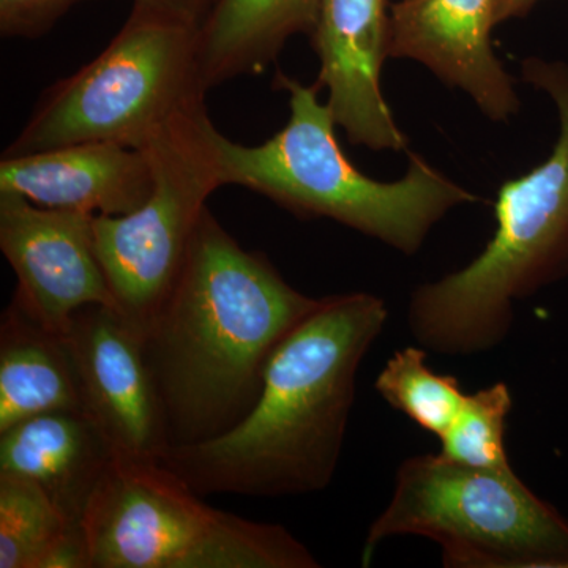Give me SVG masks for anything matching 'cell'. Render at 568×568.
Returning <instances> with one entry per match:
<instances>
[{
  "label": "cell",
  "instance_id": "cell-3",
  "mask_svg": "<svg viewBox=\"0 0 568 568\" xmlns=\"http://www.w3.org/2000/svg\"><path fill=\"white\" fill-rule=\"evenodd\" d=\"M521 77L558 108V141L544 163L499 186L495 234L481 253L410 295L407 325L426 351L496 349L514 327L515 304L568 268V65L528 58Z\"/></svg>",
  "mask_w": 568,
  "mask_h": 568
},
{
  "label": "cell",
  "instance_id": "cell-19",
  "mask_svg": "<svg viewBox=\"0 0 568 568\" xmlns=\"http://www.w3.org/2000/svg\"><path fill=\"white\" fill-rule=\"evenodd\" d=\"M514 398L506 383L465 396L458 416L439 437L440 457L476 469L510 470L506 450V422Z\"/></svg>",
  "mask_w": 568,
  "mask_h": 568
},
{
  "label": "cell",
  "instance_id": "cell-5",
  "mask_svg": "<svg viewBox=\"0 0 568 568\" xmlns=\"http://www.w3.org/2000/svg\"><path fill=\"white\" fill-rule=\"evenodd\" d=\"M197 29L132 11L99 58L54 82L3 156L115 142L144 149L171 122L205 106Z\"/></svg>",
  "mask_w": 568,
  "mask_h": 568
},
{
  "label": "cell",
  "instance_id": "cell-17",
  "mask_svg": "<svg viewBox=\"0 0 568 568\" xmlns=\"http://www.w3.org/2000/svg\"><path fill=\"white\" fill-rule=\"evenodd\" d=\"M0 568H88L81 530L33 481L2 473Z\"/></svg>",
  "mask_w": 568,
  "mask_h": 568
},
{
  "label": "cell",
  "instance_id": "cell-20",
  "mask_svg": "<svg viewBox=\"0 0 568 568\" xmlns=\"http://www.w3.org/2000/svg\"><path fill=\"white\" fill-rule=\"evenodd\" d=\"M84 0H0V33L9 39H39Z\"/></svg>",
  "mask_w": 568,
  "mask_h": 568
},
{
  "label": "cell",
  "instance_id": "cell-6",
  "mask_svg": "<svg viewBox=\"0 0 568 568\" xmlns=\"http://www.w3.org/2000/svg\"><path fill=\"white\" fill-rule=\"evenodd\" d=\"M88 568H317L282 525L213 508L153 463L112 462L81 523Z\"/></svg>",
  "mask_w": 568,
  "mask_h": 568
},
{
  "label": "cell",
  "instance_id": "cell-11",
  "mask_svg": "<svg viewBox=\"0 0 568 568\" xmlns=\"http://www.w3.org/2000/svg\"><path fill=\"white\" fill-rule=\"evenodd\" d=\"M496 0H399L388 11V58L425 65L467 93L493 122H508L521 102L491 44Z\"/></svg>",
  "mask_w": 568,
  "mask_h": 568
},
{
  "label": "cell",
  "instance_id": "cell-1",
  "mask_svg": "<svg viewBox=\"0 0 568 568\" xmlns=\"http://www.w3.org/2000/svg\"><path fill=\"white\" fill-rule=\"evenodd\" d=\"M320 302L263 253L242 248L205 209L173 290L142 334L173 447L237 425L260 398L272 354Z\"/></svg>",
  "mask_w": 568,
  "mask_h": 568
},
{
  "label": "cell",
  "instance_id": "cell-2",
  "mask_svg": "<svg viewBox=\"0 0 568 568\" xmlns=\"http://www.w3.org/2000/svg\"><path fill=\"white\" fill-rule=\"evenodd\" d=\"M387 321L375 294L321 298L272 354L252 410L222 435L171 448L163 466L200 496L323 491L342 457L358 368Z\"/></svg>",
  "mask_w": 568,
  "mask_h": 568
},
{
  "label": "cell",
  "instance_id": "cell-18",
  "mask_svg": "<svg viewBox=\"0 0 568 568\" xmlns=\"http://www.w3.org/2000/svg\"><path fill=\"white\" fill-rule=\"evenodd\" d=\"M375 388L388 406L437 439L458 416L466 396L454 376L429 368L422 346L396 351L376 377Z\"/></svg>",
  "mask_w": 568,
  "mask_h": 568
},
{
  "label": "cell",
  "instance_id": "cell-4",
  "mask_svg": "<svg viewBox=\"0 0 568 568\" xmlns=\"http://www.w3.org/2000/svg\"><path fill=\"white\" fill-rule=\"evenodd\" d=\"M275 88L290 95V119L271 140L244 145L216 132L224 185H239L301 219H328L413 256L448 212L477 203L476 194L409 153L406 175L379 182L355 168L336 138L334 114L321 88L276 71Z\"/></svg>",
  "mask_w": 568,
  "mask_h": 568
},
{
  "label": "cell",
  "instance_id": "cell-9",
  "mask_svg": "<svg viewBox=\"0 0 568 568\" xmlns=\"http://www.w3.org/2000/svg\"><path fill=\"white\" fill-rule=\"evenodd\" d=\"M65 338L77 366L82 414L112 459L163 465L173 443L141 332L118 310L91 305L71 316Z\"/></svg>",
  "mask_w": 568,
  "mask_h": 568
},
{
  "label": "cell",
  "instance_id": "cell-10",
  "mask_svg": "<svg viewBox=\"0 0 568 568\" xmlns=\"http://www.w3.org/2000/svg\"><path fill=\"white\" fill-rule=\"evenodd\" d=\"M0 250L18 278L14 295L52 331L65 334L84 306L118 310L97 257L93 215L0 192Z\"/></svg>",
  "mask_w": 568,
  "mask_h": 568
},
{
  "label": "cell",
  "instance_id": "cell-16",
  "mask_svg": "<svg viewBox=\"0 0 568 568\" xmlns=\"http://www.w3.org/2000/svg\"><path fill=\"white\" fill-rule=\"evenodd\" d=\"M323 0H216L197 29V55L209 89L260 74L294 36H312Z\"/></svg>",
  "mask_w": 568,
  "mask_h": 568
},
{
  "label": "cell",
  "instance_id": "cell-7",
  "mask_svg": "<svg viewBox=\"0 0 568 568\" xmlns=\"http://www.w3.org/2000/svg\"><path fill=\"white\" fill-rule=\"evenodd\" d=\"M435 541L447 568H568V521L510 470L440 455L399 465L390 503L369 526L362 566L394 537Z\"/></svg>",
  "mask_w": 568,
  "mask_h": 568
},
{
  "label": "cell",
  "instance_id": "cell-22",
  "mask_svg": "<svg viewBox=\"0 0 568 568\" xmlns=\"http://www.w3.org/2000/svg\"><path fill=\"white\" fill-rule=\"evenodd\" d=\"M541 0H496L495 3V22L496 26L503 22L517 20V18L526 17L534 7Z\"/></svg>",
  "mask_w": 568,
  "mask_h": 568
},
{
  "label": "cell",
  "instance_id": "cell-12",
  "mask_svg": "<svg viewBox=\"0 0 568 568\" xmlns=\"http://www.w3.org/2000/svg\"><path fill=\"white\" fill-rule=\"evenodd\" d=\"M388 11L387 0H323L310 40L320 59L316 84L351 144L399 152L407 140L381 89Z\"/></svg>",
  "mask_w": 568,
  "mask_h": 568
},
{
  "label": "cell",
  "instance_id": "cell-8",
  "mask_svg": "<svg viewBox=\"0 0 568 568\" xmlns=\"http://www.w3.org/2000/svg\"><path fill=\"white\" fill-rule=\"evenodd\" d=\"M219 130L207 108L186 112L142 151L151 156L153 190L126 215L93 216V241L118 312L144 334L185 263L207 200L223 186Z\"/></svg>",
  "mask_w": 568,
  "mask_h": 568
},
{
  "label": "cell",
  "instance_id": "cell-21",
  "mask_svg": "<svg viewBox=\"0 0 568 568\" xmlns=\"http://www.w3.org/2000/svg\"><path fill=\"white\" fill-rule=\"evenodd\" d=\"M216 0H133V10L200 29Z\"/></svg>",
  "mask_w": 568,
  "mask_h": 568
},
{
  "label": "cell",
  "instance_id": "cell-14",
  "mask_svg": "<svg viewBox=\"0 0 568 568\" xmlns=\"http://www.w3.org/2000/svg\"><path fill=\"white\" fill-rule=\"evenodd\" d=\"M112 455L82 413H51L0 432V473L43 489L74 528L111 466Z\"/></svg>",
  "mask_w": 568,
  "mask_h": 568
},
{
  "label": "cell",
  "instance_id": "cell-13",
  "mask_svg": "<svg viewBox=\"0 0 568 568\" xmlns=\"http://www.w3.org/2000/svg\"><path fill=\"white\" fill-rule=\"evenodd\" d=\"M152 190L148 152L115 142H80L0 162V192L21 194L41 207L126 215Z\"/></svg>",
  "mask_w": 568,
  "mask_h": 568
},
{
  "label": "cell",
  "instance_id": "cell-15",
  "mask_svg": "<svg viewBox=\"0 0 568 568\" xmlns=\"http://www.w3.org/2000/svg\"><path fill=\"white\" fill-rule=\"evenodd\" d=\"M51 413H82L73 355L65 334L13 295L0 320V432Z\"/></svg>",
  "mask_w": 568,
  "mask_h": 568
}]
</instances>
